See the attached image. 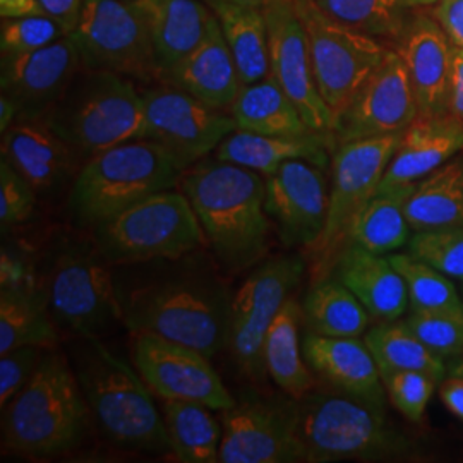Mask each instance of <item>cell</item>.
<instances>
[{
	"instance_id": "6da1fadb",
	"label": "cell",
	"mask_w": 463,
	"mask_h": 463,
	"mask_svg": "<svg viewBox=\"0 0 463 463\" xmlns=\"http://www.w3.org/2000/svg\"><path fill=\"white\" fill-rule=\"evenodd\" d=\"M179 184L222 265L242 271L265 258L269 215L260 172L216 158L189 166Z\"/></svg>"
},
{
	"instance_id": "7a4b0ae2",
	"label": "cell",
	"mask_w": 463,
	"mask_h": 463,
	"mask_svg": "<svg viewBox=\"0 0 463 463\" xmlns=\"http://www.w3.org/2000/svg\"><path fill=\"white\" fill-rule=\"evenodd\" d=\"M120 298L124 323L134 335H156L212 359L227 347L232 298L206 273L191 271L149 281Z\"/></svg>"
},
{
	"instance_id": "3957f363",
	"label": "cell",
	"mask_w": 463,
	"mask_h": 463,
	"mask_svg": "<svg viewBox=\"0 0 463 463\" xmlns=\"http://www.w3.org/2000/svg\"><path fill=\"white\" fill-rule=\"evenodd\" d=\"M90 417L78 374L62 355H45L4 412V443L30 458L62 455L81 443Z\"/></svg>"
},
{
	"instance_id": "277c9868",
	"label": "cell",
	"mask_w": 463,
	"mask_h": 463,
	"mask_svg": "<svg viewBox=\"0 0 463 463\" xmlns=\"http://www.w3.org/2000/svg\"><path fill=\"white\" fill-rule=\"evenodd\" d=\"M292 411L306 462H392L412 453L411 439L388 420L384 407L350 395L307 393Z\"/></svg>"
},
{
	"instance_id": "5b68a950",
	"label": "cell",
	"mask_w": 463,
	"mask_h": 463,
	"mask_svg": "<svg viewBox=\"0 0 463 463\" xmlns=\"http://www.w3.org/2000/svg\"><path fill=\"white\" fill-rule=\"evenodd\" d=\"M76 374L91 417L118 448L141 453L170 451L164 414L136 369L112 354L99 338H84Z\"/></svg>"
},
{
	"instance_id": "8992f818",
	"label": "cell",
	"mask_w": 463,
	"mask_h": 463,
	"mask_svg": "<svg viewBox=\"0 0 463 463\" xmlns=\"http://www.w3.org/2000/svg\"><path fill=\"white\" fill-rule=\"evenodd\" d=\"M184 172L183 164L151 139L117 145L84 162L71 191V210L80 223L97 229L134 203L174 189Z\"/></svg>"
},
{
	"instance_id": "52a82bcc",
	"label": "cell",
	"mask_w": 463,
	"mask_h": 463,
	"mask_svg": "<svg viewBox=\"0 0 463 463\" xmlns=\"http://www.w3.org/2000/svg\"><path fill=\"white\" fill-rule=\"evenodd\" d=\"M78 158L146 136L145 101L133 80L103 71H84L43 118Z\"/></svg>"
},
{
	"instance_id": "ba28073f",
	"label": "cell",
	"mask_w": 463,
	"mask_h": 463,
	"mask_svg": "<svg viewBox=\"0 0 463 463\" xmlns=\"http://www.w3.org/2000/svg\"><path fill=\"white\" fill-rule=\"evenodd\" d=\"M204 244L189 199L172 189L134 203L97 227V249L109 263L175 261Z\"/></svg>"
},
{
	"instance_id": "9c48e42d",
	"label": "cell",
	"mask_w": 463,
	"mask_h": 463,
	"mask_svg": "<svg viewBox=\"0 0 463 463\" xmlns=\"http://www.w3.org/2000/svg\"><path fill=\"white\" fill-rule=\"evenodd\" d=\"M403 133L338 143L335 148L328 216L317 242L311 248L316 258V281L328 279L333 271L338 254L347 244L354 220L380 191L384 172Z\"/></svg>"
},
{
	"instance_id": "30bf717a",
	"label": "cell",
	"mask_w": 463,
	"mask_h": 463,
	"mask_svg": "<svg viewBox=\"0 0 463 463\" xmlns=\"http://www.w3.org/2000/svg\"><path fill=\"white\" fill-rule=\"evenodd\" d=\"M294 7L307 36L316 86L336 118L390 49L335 21L315 0H294Z\"/></svg>"
},
{
	"instance_id": "8fae6325",
	"label": "cell",
	"mask_w": 463,
	"mask_h": 463,
	"mask_svg": "<svg viewBox=\"0 0 463 463\" xmlns=\"http://www.w3.org/2000/svg\"><path fill=\"white\" fill-rule=\"evenodd\" d=\"M84 71H103L137 81L158 80L148 24L131 0H84L76 28Z\"/></svg>"
},
{
	"instance_id": "7c38bea8",
	"label": "cell",
	"mask_w": 463,
	"mask_h": 463,
	"mask_svg": "<svg viewBox=\"0 0 463 463\" xmlns=\"http://www.w3.org/2000/svg\"><path fill=\"white\" fill-rule=\"evenodd\" d=\"M109 261L101 252L69 249L61 252L47 275L45 298L53 319L83 338H99L124 321Z\"/></svg>"
},
{
	"instance_id": "4fadbf2b",
	"label": "cell",
	"mask_w": 463,
	"mask_h": 463,
	"mask_svg": "<svg viewBox=\"0 0 463 463\" xmlns=\"http://www.w3.org/2000/svg\"><path fill=\"white\" fill-rule=\"evenodd\" d=\"M300 256H279L254 269L232 298L227 347L237 365L254 380L266 373V333L304 275Z\"/></svg>"
},
{
	"instance_id": "5bb4252c",
	"label": "cell",
	"mask_w": 463,
	"mask_h": 463,
	"mask_svg": "<svg viewBox=\"0 0 463 463\" xmlns=\"http://www.w3.org/2000/svg\"><path fill=\"white\" fill-rule=\"evenodd\" d=\"M141 95L146 118L145 137L168 149L185 170L216 151L237 129L225 110H216L170 84L141 90Z\"/></svg>"
},
{
	"instance_id": "9a60e30c",
	"label": "cell",
	"mask_w": 463,
	"mask_h": 463,
	"mask_svg": "<svg viewBox=\"0 0 463 463\" xmlns=\"http://www.w3.org/2000/svg\"><path fill=\"white\" fill-rule=\"evenodd\" d=\"M210 359L196 348L156 335H134L133 363L153 395L162 400L198 402L222 412L233 407L237 400Z\"/></svg>"
},
{
	"instance_id": "2e32d148",
	"label": "cell",
	"mask_w": 463,
	"mask_h": 463,
	"mask_svg": "<svg viewBox=\"0 0 463 463\" xmlns=\"http://www.w3.org/2000/svg\"><path fill=\"white\" fill-rule=\"evenodd\" d=\"M222 463H298L306 453L298 439L292 402L237 400L222 411Z\"/></svg>"
},
{
	"instance_id": "e0dca14e",
	"label": "cell",
	"mask_w": 463,
	"mask_h": 463,
	"mask_svg": "<svg viewBox=\"0 0 463 463\" xmlns=\"http://www.w3.org/2000/svg\"><path fill=\"white\" fill-rule=\"evenodd\" d=\"M263 11L269 38L271 76L296 103L313 133L333 136L335 116L316 86L307 36L294 0H265Z\"/></svg>"
},
{
	"instance_id": "ac0fdd59",
	"label": "cell",
	"mask_w": 463,
	"mask_h": 463,
	"mask_svg": "<svg viewBox=\"0 0 463 463\" xmlns=\"http://www.w3.org/2000/svg\"><path fill=\"white\" fill-rule=\"evenodd\" d=\"M417 117L419 107L407 67L397 50H390L342 114L335 118L333 136L338 145L403 133Z\"/></svg>"
},
{
	"instance_id": "d6986e66",
	"label": "cell",
	"mask_w": 463,
	"mask_h": 463,
	"mask_svg": "<svg viewBox=\"0 0 463 463\" xmlns=\"http://www.w3.org/2000/svg\"><path fill=\"white\" fill-rule=\"evenodd\" d=\"M83 71L76 43L66 38L43 49L2 55L0 86L17 105V120H43Z\"/></svg>"
},
{
	"instance_id": "ffe728a7",
	"label": "cell",
	"mask_w": 463,
	"mask_h": 463,
	"mask_svg": "<svg viewBox=\"0 0 463 463\" xmlns=\"http://www.w3.org/2000/svg\"><path fill=\"white\" fill-rule=\"evenodd\" d=\"M321 168L290 160L266 177V212L290 248H313L325 229L330 193Z\"/></svg>"
},
{
	"instance_id": "44dd1931",
	"label": "cell",
	"mask_w": 463,
	"mask_h": 463,
	"mask_svg": "<svg viewBox=\"0 0 463 463\" xmlns=\"http://www.w3.org/2000/svg\"><path fill=\"white\" fill-rule=\"evenodd\" d=\"M397 42V52L412 84L419 116L448 114L453 43L441 24L434 16L415 14Z\"/></svg>"
},
{
	"instance_id": "7402d4cb",
	"label": "cell",
	"mask_w": 463,
	"mask_h": 463,
	"mask_svg": "<svg viewBox=\"0 0 463 463\" xmlns=\"http://www.w3.org/2000/svg\"><path fill=\"white\" fill-rule=\"evenodd\" d=\"M463 151V122L449 114L419 116L405 129L380 191L415 185Z\"/></svg>"
},
{
	"instance_id": "603a6c76",
	"label": "cell",
	"mask_w": 463,
	"mask_h": 463,
	"mask_svg": "<svg viewBox=\"0 0 463 463\" xmlns=\"http://www.w3.org/2000/svg\"><path fill=\"white\" fill-rule=\"evenodd\" d=\"M307 364L333 388L350 397L384 407L380 367L359 336H323L309 333L302 342Z\"/></svg>"
},
{
	"instance_id": "cb8c5ba5",
	"label": "cell",
	"mask_w": 463,
	"mask_h": 463,
	"mask_svg": "<svg viewBox=\"0 0 463 463\" xmlns=\"http://www.w3.org/2000/svg\"><path fill=\"white\" fill-rule=\"evenodd\" d=\"M162 83L179 88L216 110L231 109L242 83L215 13L203 42L166 72Z\"/></svg>"
},
{
	"instance_id": "d4e9b609",
	"label": "cell",
	"mask_w": 463,
	"mask_h": 463,
	"mask_svg": "<svg viewBox=\"0 0 463 463\" xmlns=\"http://www.w3.org/2000/svg\"><path fill=\"white\" fill-rule=\"evenodd\" d=\"M333 271L336 280L361 300L371 317L395 321L411 309L405 280L388 256L347 244L338 254Z\"/></svg>"
},
{
	"instance_id": "484cf974",
	"label": "cell",
	"mask_w": 463,
	"mask_h": 463,
	"mask_svg": "<svg viewBox=\"0 0 463 463\" xmlns=\"http://www.w3.org/2000/svg\"><path fill=\"white\" fill-rule=\"evenodd\" d=\"M146 19L158 80L203 42L213 11L201 0H131Z\"/></svg>"
},
{
	"instance_id": "4316f807",
	"label": "cell",
	"mask_w": 463,
	"mask_h": 463,
	"mask_svg": "<svg viewBox=\"0 0 463 463\" xmlns=\"http://www.w3.org/2000/svg\"><path fill=\"white\" fill-rule=\"evenodd\" d=\"M2 158L34 191H49L66 179L78 156L43 120H16L2 134Z\"/></svg>"
},
{
	"instance_id": "83f0119b",
	"label": "cell",
	"mask_w": 463,
	"mask_h": 463,
	"mask_svg": "<svg viewBox=\"0 0 463 463\" xmlns=\"http://www.w3.org/2000/svg\"><path fill=\"white\" fill-rule=\"evenodd\" d=\"M331 141H335V136L331 134L311 133L285 137L235 129L216 148V158L246 166L268 177L290 160H306L325 168L328 164Z\"/></svg>"
},
{
	"instance_id": "f1b7e54d",
	"label": "cell",
	"mask_w": 463,
	"mask_h": 463,
	"mask_svg": "<svg viewBox=\"0 0 463 463\" xmlns=\"http://www.w3.org/2000/svg\"><path fill=\"white\" fill-rule=\"evenodd\" d=\"M229 43L242 86L271 74L265 11L248 0H208Z\"/></svg>"
},
{
	"instance_id": "f546056e",
	"label": "cell",
	"mask_w": 463,
	"mask_h": 463,
	"mask_svg": "<svg viewBox=\"0 0 463 463\" xmlns=\"http://www.w3.org/2000/svg\"><path fill=\"white\" fill-rule=\"evenodd\" d=\"M231 116L237 129L263 136L298 137L313 133L296 103L269 74L258 83L241 88L232 103Z\"/></svg>"
},
{
	"instance_id": "4dcf8cb0",
	"label": "cell",
	"mask_w": 463,
	"mask_h": 463,
	"mask_svg": "<svg viewBox=\"0 0 463 463\" xmlns=\"http://www.w3.org/2000/svg\"><path fill=\"white\" fill-rule=\"evenodd\" d=\"M405 215L414 231L463 227V151L415 184Z\"/></svg>"
},
{
	"instance_id": "1f68e13d",
	"label": "cell",
	"mask_w": 463,
	"mask_h": 463,
	"mask_svg": "<svg viewBox=\"0 0 463 463\" xmlns=\"http://www.w3.org/2000/svg\"><path fill=\"white\" fill-rule=\"evenodd\" d=\"M302 317V309L296 300L288 298L266 333L263 347L266 373L283 393L294 400L306 397L315 386L298 342V323Z\"/></svg>"
},
{
	"instance_id": "d6a6232c",
	"label": "cell",
	"mask_w": 463,
	"mask_h": 463,
	"mask_svg": "<svg viewBox=\"0 0 463 463\" xmlns=\"http://www.w3.org/2000/svg\"><path fill=\"white\" fill-rule=\"evenodd\" d=\"M213 409L189 400H164V420L170 453L183 463H215L223 426Z\"/></svg>"
},
{
	"instance_id": "836d02e7",
	"label": "cell",
	"mask_w": 463,
	"mask_h": 463,
	"mask_svg": "<svg viewBox=\"0 0 463 463\" xmlns=\"http://www.w3.org/2000/svg\"><path fill=\"white\" fill-rule=\"evenodd\" d=\"M412 189L414 185L378 191L354 220L347 244H357L381 256L409 246L412 227L405 215V204Z\"/></svg>"
},
{
	"instance_id": "e575fe53",
	"label": "cell",
	"mask_w": 463,
	"mask_h": 463,
	"mask_svg": "<svg viewBox=\"0 0 463 463\" xmlns=\"http://www.w3.org/2000/svg\"><path fill=\"white\" fill-rule=\"evenodd\" d=\"M43 294L17 285H4L0 294V355L19 347H50L57 342Z\"/></svg>"
},
{
	"instance_id": "d590c367",
	"label": "cell",
	"mask_w": 463,
	"mask_h": 463,
	"mask_svg": "<svg viewBox=\"0 0 463 463\" xmlns=\"http://www.w3.org/2000/svg\"><path fill=\"white\" fill-rule=\"evenodd\" d=\"M365 344L373 352L381 374L395 371H419L436 381L445 380L447 365L405 321H383L365 333Z\"/></svg>"
},
{
	"instance_id": "8d00e7d4",
	"label": "cell",
	"mask_w": 463,
	"mask_h": 463,
	"mask_svg": "<svg viewBox=\"0 0 463 463\" xmlns=\"http://www.w3.org/2000/svg\"><path fill=\"white\" fill-rule=\"evenodd\" d=\"M302 316L311 333L323 336H361L371 315L340 280L316 281L304 298Z\"/></svg>"
},
{
	"instance_id": "74e56055",
	"label": "cell",
	"mask_w": 463,
	"mask_h": 463,
	"mask_svg": "<svg viewBox=\"0 0 463 463\" xmlns=\"http://www.w3.org/2000/svg\"><path fill=\"white\" fill-rule=\"evenodd\" d=\"M316 5L359 33L373 38L398 40L409 21L412 7L407 0H315Z\"/></svg>"
},
{
	"instance_id": "f35d334b",
	"label": "cell",
	"mask_w": 463,
	"mask_h": 463,
	"mask_svg": "<svg viewBox=\"0 0 463 463\" xmlns=\"http://www.w3.org/2000/svg\"><path fill=\"white\" fill-rule=\"evenodd\" d=\"M388 260L405 280L411 300V311L463 307V300L455 283L445 273L417 260L411 252H392L388 254Z\"/></svg>"
},
{
	"instance_id": "ab89813d",
	"label": "cell",
	"mask_w": 463,
	"mask_h": 463,
	"mask_svg": "<svg viewBox=\"0 0 463 463\" xmlns=\"http://www.w3.org/2000/svg\"><path fill=\"white\" fill-rule=\"evenodd\" d=\"M409 252L451 280L463 281V227L415 231L409 241Z\"/></svg>"
},
{
	"instance_id": "60d3db41",
	"label": "cell",
	"mask_w": 463,
	"mask_h": 463,
	"mask_svg": "<svg viewBox=\"0 0 463 463\" xmlns=\"http://www.w3.org/2000/svg\"><path fill=\"white\" fill-rule=\"evenodd\" d=\"M405 323L443 359L463 352V307L412 311Z\"/></svg>"
},
{
	"instance_id": "b9f144b4",
	"label": "cell",
	"mask_w": 463,
	"mask_h": 463,
	"mask_svg": "<svg viewBox=\"0 0 463 463\" xmlns=\"http://www.w3.org/2000/svg\"><path fill=\"white\" fill-rule=\"evenodd\" d=\"M69 34L64 24L47 16H24L2 19L0 26V50L2 55L24 53L43 49L66 38Z\"/></svg>"
},
{
	"instance_id": "7bdbcfd3",
	"label": "cell",
	"mask_w": 463,
	"mask_h": 463,
	"mask_svg": "<svg viewBox=\"0 0 463 463\" xmlns=\"http://www.w3.org/2000/svg\"><path fill=\"white\" fill-rule=\"evenodd\" d=\"M386 395L400 414L411 422H420L439 381L419 371H395L381 374Z\"/></svg>"
},
{
	"instance_id": "ee69618b",
	"label": "cell",
	"mask_w": 463,
	"mask_h": 463,
	"mask_svg": "<svg viewBox=\"0 0 463 463\" xmlns=\"http://www.w3.org/2000/svg\"><path fill=\"white\" fill-rule=\"evenodd\" d=\"M36 198L28 183L5 158L0 160V225L2 231L28 220L33 213Z\"/></svg>"
},
{
	"instance_id": "f6af8a7d",
	"label": "cell",
	"mask_w": 463,
	"mask_h": 463,
	"mask_svg": "<svg viewBox=\"0 0 463 463\" xmlns=\"http://www.w3.org/2000/svg\"><path fill=\"white\" fill-rule=\"evenodd\" d=\"M43 359L42 347H19L0 355V407L5 409L33 376Z\"/></svg>"
},
{
	"instance_id": "bcb514c9",
	"label": "cell",
	"mask_w": 463,
	"mask_h": 463,
	"mask_svg": "<svg viewBox=\"0 0 463 463\" xmlns=\"http://www.w3.org/2000/svg\"><path fill=\"white\" fill-rule=\"evenodd\" d=\"M432 16L441 24L449 42L463 49V0H438Z\"/></svg>"
},
{
	"instance_id": "7dc6e473",
	"label": "cell",
	"mask_w": 463,
	"mask_h": 463,
	"mask_svg": "<svg viewBox=\"0 0 463 463\" xmlns=\"http://www.w3.org/2000/svg\"><path fill=\"white\" fill-rule=\"evenodd\" d=\"M34 2L42 16L59 21L61 24L66 26L69 33L76 28L84 4V0H34Z\"/></svg>"
},
{
	"instance_id": "c3c4849f",
	"label": "cell",
	"mask_w": 463,
	"mask_h": 463,
	"mask_svg": "<svg viewBox=\"0 0 463 463\" xmlns=\"http://www.w3.org/2000/svg\"><path fill=\"white\" fill-rule=\"evenodd\" d=\"M448 114L463 122V49L453 45Z\"/></svg>"
},
{
	"instance_id": "681fc988",
	"label": "cell",
	"mask_w": 463,
	"mask_h": 463,
	"mask_svg": "<svg viewBox=\"0 0 463 463\" xmlns=\"http://www.w3.org/2000/svg\"><path fill=\"white\" fill-rule=\"evenodd\" d=\"M439 398L448 412L463 420V380L448 376L439 384Z\"/></svg>"
},
{
	"instance_id": "f907efd6",
	"label": "cell",
	"mask_w": 463,
	"mask_h": 463,
	"mask_svg": "<svg viewBox=\"0 0 463 463\" xmlns=\"http://www.w3.org/2000/svg\"><path fill=\"white\" fill-rule=\"evenodd\" d=\"M0 16L2 19L14 17L42 16L34 0H0Z\"/></svg>"
},
{
	"instance_id": "816d5d0a",
	"label": "cell",
	"mask_w": 463,
	"mask_h": 463,
	"mask_svg": "<svg viewBox=\"0 0 463 463\" xmlns=\"http://www.w3.org/2000/svg\"><path fill=\"white\" fill-rule=\"evenodd\" d=\"M19 118L17 105L7 95H0V133L4 134Z\"/></svg>"
},
{
	"instance_id": "f5cc1de1",
	"label": "cell",
	"mask_w": 463,
	"mask_h": 463,
	"mask_svg": "<svg viewBox=\"0 0 463 463\" xmlns=\"http://www.w3.org/2000/svg\"><path fill=\"white\" fill-rule=\"evenodd\" d=\"M438 0H407V4L412 7V9H417V7H424V5H434Z\"/></svg>"
},
{
	"instance_id": "db71d44e",
	"label": "cell",
	"mask_w": 463,
	"mask_h": 463,
	"mask_svg": "<svg viewBox=\"0 0 463 463\" xmlns=\"http://www.w3.org/2000/svg\"><path fill=\"white\" fill-rule=\"evenodd\" d=\"M449 376H455V378H460L463 380V363L460 364L455 365L453 369H451V373H449Z\"/></svg>"
}]
</instances>
